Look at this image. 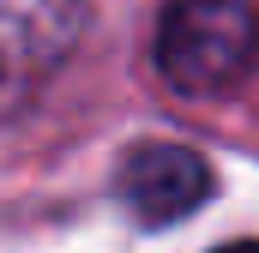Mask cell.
<instances>
[{
    "mask_svg": "<svg viewBox=\"0 0 259 253\" xmlns=\"http://www.w3.org/2000/svg\"><path fill=\"white\" fill-rule=\"evenodd\" d=\"M72 36V0H0V121L42 85Z\"/></svg>",
    "mask_w": 259,
    "mask_h": 253,
    "instance_id": "cell-2",
    "label": "cell"
},
{
    "mask_svg": "<svg viewBox=\"0 0 259 253\" xmlns=\"http://www.w3.org/2000/svg\"><path fill=\"white\" fill-rule=\"evenodd\" d=\"M211 193V169L187 145H139L121 163V205L145 229H169L181 217H193Z\"/></svg>",
    "mask_w": 259,
    "mask_h": 253,
    "instance_id": "cell-3",
    "label": "cell"
},
{
    "mask_svg": "<svg viewBox=\"0 0 259 253\" xmlns=\"http://www.w3.org/2000/svg\"><path fill=\"white\" fill-rule=\"evenodd\" d=\"M217 253H259V241H229V247H217Z\"/></svg>",
    "mask_w": 259,
    "mask_h": 253,
    "instance_id": "cell-4",
    "label": "cell"
},
{
    "mask_svg": "<svg viewBox=\"0 0 259 253\" xmlns=\"http://www.w3.org/2000/svg\"><path fill=\"white\" fill-rule=\"evenodd\" d=\"M259 66L253 0H169L157 24V72L181 97H223Z\"/></svg>",
    "mask_w": 259,
    "mask_h": 253,
    "instance_id": "cell-1",
    "label": "cell"
}]
</instances>
